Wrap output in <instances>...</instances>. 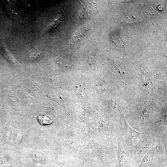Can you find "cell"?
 <instances>
[{
    "label": "cell",
    "instance_id": "ba28073f",
    "mask_svg": "<svg viewBox=\"0 0 167 167\" xmlns=\"http://www.w3.org/2000/svg\"><path fill=\"white\" fill-rule=\"evenodd\" d=\"M60 167H70L66 161H62L59 163Z\"/></svg>",
    "mask_w": 167,
    "mask_h": 167
},
{
    "label": "cell",
    "instance_id": "52a82bcc",
    "mask_svg": "<svg viewBox=\"0 0 167 167\" xmlns=\"http://www.w3.org/2000/svg\"><path fill=\"white\" fill-rule=\"evenodd\" d=\"M86 30L83 28H79L76 31L74 36L75 39H78L82 37L85 33Z\"/></svg>",
    "mask_w": 167,
    "mask_h": 167
},
{
    "label": "cell",
    "instance_id": "3957f363",
    "mask_svg": "<svg viewBox=\"0 0 167 167\" xmlns=\"http://www.w3.org/2000/svg\"><path fill=\"white\" fill-rule=\"evenodd\" d=\"M137 167H167V153L161 140L144 156Z\"/></svg>",
    "mask_w": 167,
    "mask_h": 167
},
{
    "label": "cell",
    "instance_id": "5b68a950",
    "mask_svg": "<svg viewBox=\"0 0 167 167\" xmlns=\"http://www.w3.org/2000/svg\"><path fill=\"white\" fill-rule=\"evenodd\" d=\"M38 119L40 123L43 125L49 124L53 122V120L51 118L46 115L39 116L38 117Z\"/></svg>",
    "mask_w": 167,
    "mask_h": 167
},
{
    "label": "cell",
    "instance_id": "277c9868",
    "mask_svg": "<svg viewBox=\"0 0 167 167\" xmlns=\"http://www.w3.org/2000/svg\"><path fill=\"white\" fill-rule=\"evenodd\" d=\"M118 143L117 161L118 167H137L138 166L129 154L123 148L119 137H117Z\"/></svg>",
    "mask_w": 167,
    "mask_h": 167
},
{
    "label": "cell",
    "instance_id": "6da1fadb",
    "mask_svg": "<svg viewBox=\"0 0 167 167\" xmlns=\"http://www.w3.org/2000/svg\"><path fill=\"white\" fill-rule=\"evenodd\" d=\"M143 134V132L137 131L129 125L125 119L124 111L122 110L119 115V137L125 151L129 153Z\"/></svg>",
    "mask_w": 167,
    "mask_h": 167
},
{
    "label": "cell",
    "instance_id": "8992f818",
    "mask_svg": "<svg viewBox=\"0 0 167 167\" xmlns=\"http://www.w3.org/2000/svg\"><path fill=\"white\" fill-rule=\"evenodd\" d=\"M121 23L123 25H130L134 22V19L131 16L123 17L121 20Z\"/></svg>",
    "mask_w": 167,
    "mask_h": 167
},
{
    "label": "cell",
    "instance_id": "7a4b0ae2",
    "mask_svg": "<svg viewBox=\"0 0 167 167\" xmlns=\"http://www.w3.org/2000/svg\"><path fill=\"white\" fill-rule=\"evenodd\" d=\"M160 140L148 130L143 132L142 136L129 153L138 166L144 156L154 147Z\"/></svg>",
    "mask_w": 167,
    "mask_h": 167
}]
</instances>
